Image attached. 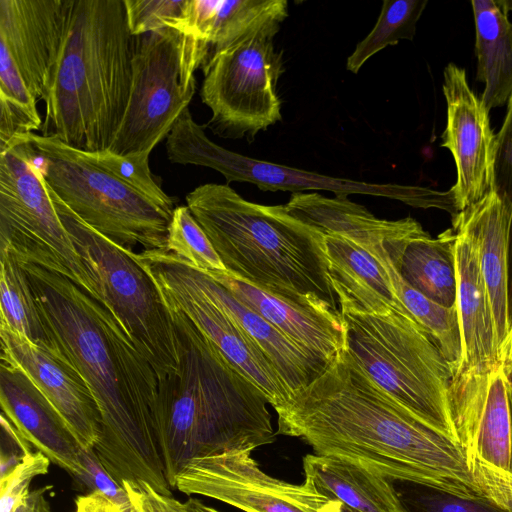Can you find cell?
I'll list each match as a JSON object with an SVG mask.
<instances>
[{"instance_id":"8fae6325","label":"cell","mask_w":512,"mask_h":512,"mask_svg":"<svg viewBox=\"0 0 512 512\" xmlns=\"http://www.w3.org/2000/svg\"><path fill=\"white\" fill-rule=\"evenodd\" d=\"M278 31H262L218 52L203 66L200 96L212 111L206 124L221 137H253L280 121L277 82L283 72L274 48Z\"/></svg>"},{"instance_id":"ab89813d","label":"cell","mask_w":512,"mask_h":512,"mask_svg":"<svg viewBox=\"0 0 512 512\" xmlns=\"http://www.w3.org/2000/svg\"><path fill=\"white\" fill-rule=\"evenodd\" d=\"M0 480L13 472L34 451L30 443L1 413Z\"/></svg>"},{"instance_id":"d590c367","label":"cell","mask_w":512,"mask_h":512,"mask_svg":"<svg viewBox=\"0 0 512 512\" xmlns=\"http://www.w3.org/2000/svg\"><path fill=\"white\" fill-rule=\"evenodd\" d=\"M50 460L40 451H34L8 476L0 480V512H14L30 492L32 480L48 473Z\"/></svg>"},{"instance_id":"83f0119b","label":"cell","mask_w":512,"mask_h":512,"mask_svg":"<svg viewBox=\"0 0 512 512\" xmlns=\"http://www.w3.org/2000/svg\"><path fill=\"white\" fill-rule=\"evenodd\" d=\"M476 79L484 83L481 100L490 111L512 95V22L499 1L473 0Z\"/></svg>"},{"instance_id":"7a4b0ae2","label":"cell","mask_w":512,"mask_h":512,"mask_svg":"<svg viewBox=\"0 0 512 512\" xmlns=\"http://www.w3.org/2000/svg\"><path fill=\"white\" fill-rule=\"evenodd\" d=\"M275 411L277 433L302 438L317 455L344 458L388 478L483 496L461 445L400 406L346 349Z\"/></svg>"},{"instance_id":"4316f807","label":"cell","mask_w":512,"mask_h":512,"mask_svg":"<svg viewBox=\"0 0 512 512\" xmlns=\"http://www.w3.org/2000/svg\"><path fill=\"white\" fill-rule=\"evenodd\" d=\"M304 482L357 512H400L391 479L359 463L329 455L303 458Z\"/></svg>"},{"instance_id":"6da1fadb","label":"cell","mask_w":512,"mask_h":512,"mask_svg":"<svg viewBox=\"0 0 512 512\" xmlns=\"http://www.w3.org/2000/svg\"><path fill=\"white\" fill-rule=\"evenodd\" d=\"M18 263L50 337L97 402L102 430L94 450L101 463L120 485L145 482L171 496L155 369L113 314L73 281L31 263Z\"/></svg>"},{"instance_id":"ee69618b","label":"cell","mask_w":512,"mask_h":512,"mask_svg":"<svg viewBox=\"0 0 512 512\" xmlns=\"http://www.w3.org/2000/svg\"><path fill=\"white\" fill-rule=\"evenodd\" d=\"M502 363L509 380L512 381V317L510 332L505 344Z\"/></svg>"},{"instance_id":"f6af8a7d","label":"cell","mask_w":512,"mask_h":512,"mask_svg":"<svg viewBox=\"0 0 512 512\" xmlns=\"http://www.w3.org/2000/svg\"><path fill=\"white\" fill-rule=\"evenodd\" d=\"M184 506L188 512H219L218 510L205 505L199 499L192 497L184 502Z\"/></svg>"},{"instance_id":"5bb4252c","label":"cell","mask_w":512,"mask_h":512,"mask_svg":"<svg viewBox=\"0 0 512 512\" xmlns=\"http://www.w3.org/2000/svg\"><path fill=\"white\" fill-rule=\"evenodd\" d=\"M251 450H230L194 458L175 478L174 488L202 495L244 512H337L331 500L305 482L288 483L263 472Z\"/></svg>"},{"instance_id":"30bf717a","label":"cell","mask_w":512,"mask_h":512,"mask_svg":"<svg viewBox=\"0 0 512 512\" xmlns=\"http://www.w3.org/2000/svg\"><path fill=\"white\" fill-rule=\"evenodd\" d=\"M0 252L67 277L102 304L40 168L17 138L0 149Z\"/></svg>"},{"instance_id":"2e32d148","label":"cell","mask_w":512,"mask_h":512,"mask_svg":"<svg viewBox=\"0 0 512 512\" xmlns=\"http://www.w3.org/2000/svg\"><path fill=\"white\" fill-rule=\"evenodd\" d=\"M509 378L503 363L488 370L456 372L450 384V413L470 463L480 458L510 471Z\"/></svg>"},{"instance_id":"ac0fdd59","label":"cell","mask_w":512,"mask_h":512,"mask_svg":"<svg viewBox=\"0 0 512 512\" xmlns=\"http://www.w3.org/2000/svg\"><path fill=\"white\" fill-rule=\"evenodd\" d=\"M285 209L296 219L325 235L340 236L399 266L410 242L430 235L411 217L384 220L347 196L317 192L292 193Z\"/></svg>"},{"instance_id":"74e56055","label":"cell","mask_w":512,"mask_h":512,"mask_svg":"<svg viewBox=\"0 0 512 512\" xmlns=\"http://www.w3.org/2000/svg\"><path fill=\"white\" fill-rule=\"evenodd\" d=\"M495 191L512 204V95L507 102L506 115L496 134ZM510 289H512V243L510 260Z\"/></svg>"},{"instance_id":"bcb514c9","label":"cell","mask_w":512,"mask_h":512,"mask_svg":"<svg viewBox=\"0 0 512 512\" xmlns=\"http://www.w3.org/2000/svg\"><path fill=\"white\" fill-rule=\"evenodd\" d=\"M508 394L510 401L511 436H510V472L512 473V381L508 382Z\"/></svg>"},{"instance_id":"7402d4cb","label":"cell","mask_w":512,"mask_h":512,"mask_svg":"<svg viewBox=\"0 0 512 512\" xmlns=\"http://www.w3.org/2000/svg\"><path fill=\"white\" fill-rule=\"evenodd\" d=\"M324 251L340 312L411 315L398 296L399 266L340 236L325 235Z\"/></svg>"},{"instance_id":"1f68e13d","label":"cell","mask_w":512,"mask_h":512,"mask_svg":"<svg viewBox=\"0 0 512 512\" xmlns=\"http://www.w3.org/2000/svg\"><path fill=\"white\" fill-rule=\"evenodd\" d=\"M400 512H509L486 496H463L438 485L390 478Z\"/></svg>"},{"instance_id":"60d3db41","label":"cell","mask_w":512,"mask_h":512,"mask_svg":"<svg viewBox=\"0 0 512 512\" xmlns=\"http://www.w3.org/2000/svg\"><path fill=\"white\" fill-rule=\"evenodd\" d=\"M122 485L139 512H188L184 503L157 492L148 483L124 481Z\"/></svg>"},{"instance_id":"277c9868","label":"cell","mask_w":512,"mask_h":512,"mask_svg":"<svg viewBox=\"0 0 512 512\" xmlns=\"http://www.w3.org/2000/svg\"><path fill=\"white\" fill-rule=\"evenodd\" d=\"M133 52L124 0H68L41 136L85 152L107 150L127 107Z\"/></svg>"},{"instance_id":"d4e9b609","label":"cell","mask_w":512,"mask_h":512,"mask_svg":"<svg viewBox=\"0 0 512 512\" xmlns=\"http://www.w3.org/2000/svg\"><path fill=\"white\" fill-rule=\"evenodd\" d=\"M459 213L471 229L477 244L502 362L512 317L510 308L512 204L494 190Z\"/></svg>"},{"instance_id":"ffe728a7","label":"cell","mask_w":512,"mask_h":512,"mask_svg":"<svg viewBox=\"0 0 512 512\" xmlns=\"http://www.w3.org/2000/svg\"><path fill=\"white\" fill-rule=\"evenodd\" d=\"M452 229L455 235V306L462 348L461 361L456 372L488 370L502 362L477 244L471 229L459 212L452 218Z\"/></svg>"},{"instance_id":"836d02e7","label":"cell","mask_w":512,"mask_h":512,"mask_svg":"<svg viewBox=\"0 0 512 512\" xmlns=\"http://www.w3.org/2000/svg\"><path fill=\"white\" fill-rule=\"evenodd\" d=\"M92 161L135 189L165 211L173 214L174 197L167 195L149 168V154L118 155L109 150L87 152Z\"/></svg>"},{"instance_id":"f1b7e54d","label":"cell","mask_w":512,"mask_h":512,"mask_svg":"<svg viewBox=\"0 0 512 512\" xmlns=\"http://www.w3.org/2000/svg\"><path fill=\"white\" fill-rule=\"evenodd\" d=\"M454 231L430 235L409 243L400 264L401 278L429 299L446 307L456 304Z\"/></svg>"},{"instance_id":"d6986e66","label":"cell","mask_w":512,"mask_h":512,"mask_svg":"<svg viewBox=\"0 0 512 512\" xmlns=\"http://www.w3.org/2000/svg\"><path fill=\"white\" fill-rule=\"evenodd\" d=\"M67 7L68 0H0V49L36 101L59 53Z\"/></svg>"},{"instance_id":"52a82bcc","label":"cell","mask_w":512,"mask_h":512,"mask_svg":"<svg viewBox=\"0 0 512 512\" xmlns=\"http://www.w3.org/2000/svg\"><path fill=\"white\" fill-rule=\"evenodd\" d=\"M14 138L27 146L53 192L93 229L128 251L136 245L166 250L173 214L97 165L85 151L35 133Z\"/></svg>"},{"instance_id":"9a60e30c","label":"cell","mask_w":512,"mask_h":512,"mask_svg":"<svg viewBox=\"0 0 512 512\" xmlns=\"http://www.w3.org/2000/svg\"><path fill=\"white\" fill-rule=\"evenodd\" d=\"M442 88L447 119L441 146L455 162L456 182L450 192L460 212L495 190L496 135L489 110L470 88L463 68L449 63Z\"/></svg>"},{"instance_id":"b9f144b4","label":"cell","mask_w":512,"mask_h":512,"mask_svg":"<svg viewBox=\"0 0 512 512\" xmlns=\"http://www.w3.org/2000/svg\"><path fill=\"white\" fill-rule=\"evenodd\" d=\"M75 504V512H124L115 502L98 492L78 496Z\"/></svg>"},{"instance_id":"f35d334b","label":"cell","mask_w":512,"mask_h":512,"mask_svg":"<svg viewBox=\"0 0 512 512\" xmlns=\"http://www.w3.org/2000/svg\"><path fill=\"white\" fill-rule=\"evenodd\" d=\"M470 469L481 493L512 512V473L480 458L472 460Z\"/></svg>"},{"instance_id":"f546056e","label":"cell","mask_w":512,"mask_h":512,"mask_svg":"<svg viewBox=\"0 0 512 512\" xmlns=\"http://www.w3.org/2000/svg\"><path fill=\"white\" fill-rule=\"evenodd\" d=\"M0 326L45 348H58L41 318L28 277L8 252H0Z\"/></svg>"},{"instance_id":"ba28073f","label":"cell","mask_w":512,"mask_h":512,"mask_svg":"<svg viewBox=\"0 0 512 512\" xmlns=\"http://www.w3.org/2000/svg\"><path fill=\"white\" fill-rule=\"evenodd\" d=\"M49 190L76 249L97 281L102 305L151 363L160 384L176 375L180 367L177 331L151 276L132 251L93 229Z\"/></svg>"},{"instance_id":"7c38bea8","label":"cell","mask_w":512,"mask_h":512,"mask_svg":"<svg viewBox=\"0 0 512 512\" xmlns=\"http://www.w3.org/2000/svg\"><path fill=\"white\" fill-rule=\"evenodd\" d=\"M166 153L171 163L212 168L220 172L227 183L251 182L263 191L284 190L299 193L305 190H331L336 196L364 193L395 198L413 206L421 198V188L418 186L371 184L339 179L229 151L206 136L203 126L193 120L189 108L182 112L167 136Z\"/></svg>"},{"instance_id":"603a6c76","label":"cell","mask_w":512,"mask_h":512,"mask_svg":"<svg viewBox=\"0 0 512 512\" xmlns=\"http://www.w3.org/2000/svg\"><path fill=\"white\" fill-rule=\"evenodd\" d=\"M165 252L175 267L225 311L262 350L290 397L307 387L329 367L278 331L211 276L194 269L175 254Z\"/></svg>"},{"instance_id":"c3c4849f","label":"cell","mask_w":512,"mask_h":512,"mask_svg":"<svg viewBox=\"0 0 512 512\" xmlns=\"http://www.w3.org/2000/svg\"><path fill=\"white\" fill-rule=\"evenodd\" d=\"M337 512H357V511H354V510L350 509L349 507H347L343 504H340Z\"/></svg>"},{"instance_id":"4dcf8cb0","label":"cell","mask_w":512,"mask_h":512,"mask_svg":"<svg viewBox=\"0 0 512 512\" xmlns=\"http://www.w3.org/2000/svg\"><path fill=\"white\" fill-rule=\"evenodd\" d=\"M427 0H384L380 15L370 33L347 59V69L357 73L374 54L400 40H413L416 25Z\"/></svg>"},{"instance_id":"8992f818","label":"cell","mask_w":512,"mask_h":512,"mask_svg":"<svg viewBox=\"0 0 512 512\" xmlns=\"http://www.w3.org/2000/svg\"><path fill=\"white\" fill-rule=\"evenodd\" d=\"M345 349L400 406L457 441L450 413L454 369L413 316L341 311Z\"/></svg>"},{"instance_id":"7dc6e473","label":"cell","mask_w":512,"mask_h":512,"mask_svg":"<svg viewBox=\"0 0 512 512\" xmlns=\"http://www.w3.org/2000/svg\"><path fill=\"white\" fill-rule=\"evenodd\" d=\"M506 12H512V0H498Z\"/></svg>"},{"instance_id":"9c48e42d","label":"cell","mask_w":512,"mask_h":512,"mask_svg":"<svg viewBox=\"0 0 512 512\" xmlns=\"http://www.w3.org/2000/svg\"><path fill=\"white\" fill-rule=\"evenodd\" d=\"M205 57L204 44L177 29L134 36L130 95L107 150L150 155L188 108L196 89L194 74Z\"/></svg>"},{"instance_id":"cb8c5ba5","label":"cell","mask_w":512,"mask_h":512,"mask_svg":"<svg viewBox=\"0 0 512 512\" xmlns=\"http://www.w3.org/2000/svg\"><path fill=\"white\" fill-rule=\"evenodd\" d=\"M318 360L330 365L345 349L341 313L302 305L258 288L229 272L205 273Z\"/></svg>"},{"instance_id":"7bdbcfd3","label":"cell","mask_w":512,"mask_h":512,"mask_svg":"<svg viewBox=\"0 0 512 512\" xmlns=\"http://www.w3.org/2000/svg\"><path fill=\"white\" fill-rule=\"evenodd\" d=\"M49 489V486H43L30 490L14 512H54L46 497Z\"/></svg>"},{"instance_id":"44dd1931","label":"cell","mask_w":512,"mask_h":512,"mask_svg":"<svg viewBox=\"0 0 512 512\" xmlns=\"http://www.w3.org/2000/svg\"><path fill=\"white\" fill-rule=\"evenodd\" d=\"M2 414L21 435L52 463L77 478L81 472L78 439L46 396L10 360L1 357Z\"/></svg>"},{"instance_id":"484cf974","label":"cell","mask_w":512,"mask_h":512,"mask_svg":"<svg viewBox=\"0 0 512 512\" xmlns=\"http://www.w3.org/2000/svg\"><path fill=\"white\" fill-rule=\"evenodd\" d=\"M287 16L285 0H189L179 31L204 44V65L218 52L248 36L279 31Z\"/></svg>"},{"instance_id":"5b68a950","label":"cell","mask_w":512,"mask_h":512,"mask_svg":"<svg viewBox=\"0 0 512 512\" xmlns=\"http://www.w3.org/2000/svg\"><path fill=\"white\" fill-rule=\"evenodd\" d=\"M227 272L302 305L341 313L328 273L324 235L287 212L241 197L228 184L186 196Z\"/></svg>"},{"instance_id":"4fadbf2b","label":"cell","mask_w":512,"mask_h":512,"mask_svg":"<svg viewBox=\"0 0 512 512\" xmlns=\"http://www.w3.org/2000/svg\"><path fill=\"white\" fill-rule=\"evenodd\" d=\"M131 254L153 279L164 304L183 312L226 360L264 394L274 410L288 402L290 394L262 350L175 267L165 250Z\"/></svg>"},{"instance_id":"e0dca14e","label":"cell","mask_w":512,"mask_h":512,"mask_svg":"<svg viewBox=\"0 0 512 512\" xmlns=\"http://www.w3.org/2000/svg\"><path fill=\"white\" fill-rule=\"evenodd\" d=\"M1 357L19 368L53 404L83 448L99 441L102 420L97 402L76 368L58 348H45L0 326Z\"/></svg>"},{"instance_id":"8d00e7d4","label":"cell","mask_w":512,"mask_h":512,"mask_svg":"<svg viewBox=\"0 0 512 512\" xmlns=\"http://www.w3.org/2000/svg\"><path fill=\"white\" fill-rule=\"evenodd\" d=\"M81 472L76 478L90 492H98L115 502L124 512H129L131 503L128 494L123 487L108 473L94 448H81L80 451Z\"/></svg>"},{"instance_id":"d6a6232c","label":"cell","mask_w":512,"mask_h":512,"mask_svg":"<svg viewBox=\"0 0 512 512\" xmlns=\"http://www.w3.org/2000/svg\"><path fill=\"white\" fill-rule=\"evenodd\" d=\"M166 251L203 273L227 272L211 241L187 206H178L173 211Z\"/></svg>"},{"instance_id":"e575fe53","label":"cell","mask_w":512,"mask_h":512,"mask_svg":"<svg viewBox=\"0 0 512 512\" xmlns=\"http://www.w3.org/2000/svg\"><path fill=\"white\" fill-rule=\"evenodd\" d=\"M133 36L163 28L180 30L189 0H124Z\"/></svg>"},{"instance_id":"3957f363","label":"cell","mask_w":512,"mask_h":512,"mask_svg":"<svg viewBox=\"0 0 512 512\" xmlns=\"http://www.w3.org/2000/svg\"><path fill=\"white\" fill-rule=\"evenodd\" d=\"M178 341L179 372L159 385V427L167 481L194 458L274 441L264 394L237 371L180 310L166 306Z\"/></svg>"}]
</instances>
